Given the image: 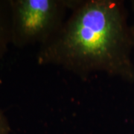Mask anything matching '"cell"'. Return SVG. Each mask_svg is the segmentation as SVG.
<instances>
[{"mask_svg":"<svg viewBox=\"0 0 134 134\" xmlns=\"http://www.w3.org/2000/svg\"><path fill=\"white\" fill-rule=\"evenodd\" d=\"M133 51L123 2L80 0L56 35L40 46L37 62L83 78L103 72L133 83Z\"/></svg>","mask_w":134,"mask_h":134,"instance_id":"1","label":"cell"},{"mask_svg":"<svg viewBox=\"0 0 134 134\" xmlns=\"http://www.w3.org/2000/svg\"><path fill=\"white\" fill-rule=\"evenodd\" d=\"M80 0H9L10 43L40 46L52 39Z\"/></svg>","mask_w":134,"mask_h":134,"instance_id":"2","label":"cell"},{"mask_svg":"<svg viewBox=\"0 0 134 134\" xmlns=\"http://www.w3.org/2000/svg\"><path fill=\"white\" fill-rule=\"evenodd\" d=\"M10 43V8L9 1H0V59Z\"/></svg>","mask_w":134,"mask_h":134,"instance_id":"3","label":"cell"},{"mask_svg":"<svg viewBox=\"0 0 134 134\" xmlns=\"http://www.w3.org/2000/svg\"><path fill=\"white\" fill-rule=\"evenodd\" d=\"M10 127L4 113L0 110V134H10Z\"/></svg>","mask_w":134,"mask_h":134,"instance_id":"4","label":"cell"},{"mask_svg":"<svg viewBox=\"0 0 134 134\" xmlns=\"http://www.w3.org/2000/svg\"><path fill=\"white\" fill-rule=\"evenodd\" d=\"M131 8L133 10V12L134 14V0L131 1ZM130 30H131V36H132V40H133V51H134V21L132 25H130Z\"/></svg>","mask_w":134,"mask_h":134,"instance_id":"5","label":"cell"},{"mask_svg":"<svg viewBox=\"0 0 134 134\" xmlns=\"http://www.w3.org/2000/svg\"><path fill=\"white\" fill-rule=\"evenodd\" d=\"M2 79H0V84H2Z\"/></svg>","mask_w":134,"mask_h":134,"instance_id":"6","label":"cell"}]
</instances>
